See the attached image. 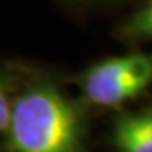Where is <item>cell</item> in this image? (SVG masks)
<instances>
[{
	"instance_id": "obj_1",
	"label": "cell",
	"mask_w": 152,
	"mask_h": 152,
	"mask_svg": "<svg viewBox=\"0 0 152 152\" xmlns=\"http://www.w3.org/2000/svg\"><path fill=\"white\" fill-rule=\"evenodd\" d=\"M10 152H85V117L53 85H37L10 105Z\"/></svg>"
},
{
	"instance_id": "obj_2",
	"label": "cell",
	"mask_w": 152,
	"mask_h": 152,
	"mask_svg": "<svg viewBox=\"0 0 152 152\" xmlns=\"http://www.w3.org/2000/svg\"><path fill=\"white\" fill-rule=\"evenodd\" d=\"M152 83V53L110 58L83 75V95L96 107L117 108L145 91Z\"/></svg>"
},
{
	"instance_id": "obj_3",
	"label": "cell",
	"mask_w": 152,
	"mask_h": 152,
	"mask_svg": "<svg viewBox=\"0 0 152 152\" xmlns=\"http://www.w3.org/2000/svg\"><path fill=\"white\" fill-rule=\"evenodd\" d=\"M112 142L118 152H152V103L117 117Z\"/></svg>"
},
{
	"instance_id": "obj_4",
	"label": "cell",
	"mask_w": 152,
	"mask_h": 152,
	"mask_svg": "<svg viewBox=\"0 0 152 152\" xmlns=\"http://www.w3.org/2000/svg\"><path fill=\"white\" fill-rule=\"evenodd\" d=\"M122 34L132 41L152 39V0H149L125 22L122 27Z\"/></svg>"
},
{
	"instance_id": "obj_5",
	"label": "cell",
	"mask_w": 152,
	"mask_h": 152,
	"mask_svg": "<svg viewBox=\"0 0 152 152\" xmlns=\"http://www.w3.org/2000/svg\"><path fill=\"white\" fill-rule=\"evenodd\" d=\"M9 113H10V103H9L5 90L0 83V132L5 130L7 122H9Z\"/></svg>"
}]
</instances>
